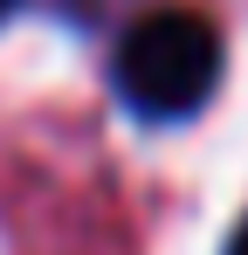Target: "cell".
<instances>
[{"mask_svg": "<svg viewBox=\"0 0 248 255\" xmlns=\"http://www.w3.org/2000/svg\"><path fill=\"white\" fill-rule=\"evenodd\" d=\"M111 83L138 118H193L221 83V35L193 7H152L124 28Z\"/></svg>", "mask_w": 248, "mask_h": 255, "instance_id": "cell-1", "label": "cell"}, {"mask_svg": "<svg viewBox=\"0 0 248 255\" xmlns=\"http://www.w3.org/2000/svg\"><path fill=\"white\" fill-rule=\"evenodd\" d=\"M228 255H248V221L235 228V242H228Z\"/></svg>", "mask_w": 248, "mask_h": 255, "instance_id": "cell-2", "label": "cell"}, {"mask_svg": "<svg viewBox=\"0 0 248 255\" xmlns=\"http://www.w3.org/2000/svg\"><path fill=\"white\" fill-rule=\"evenodd\" d=\"M7 7H14V0H0V14H7Z\"/></svg>", "mask_w": 248, "mask_h": 255, "instance_id": "cell-3", "label": "cell"}]
</instances>
